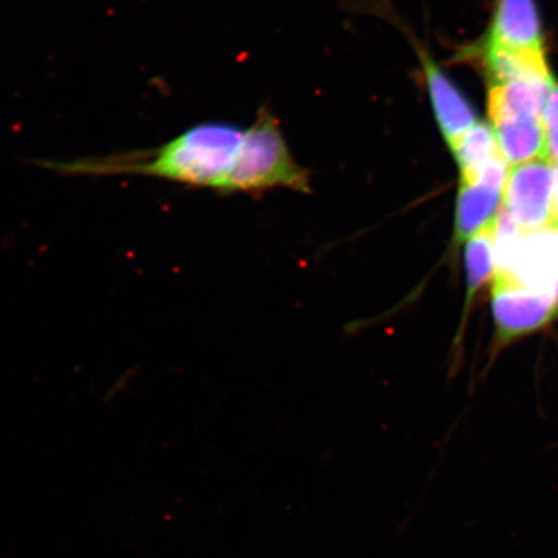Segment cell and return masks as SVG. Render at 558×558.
<instances>
[{
	"instance_id": "ba28073f",
	"label": "cell",
	"mask_w": 558,
	"mask_h": 558,
	"mask_svg": "<svg viewBox=\"0 0 558 558\" xmlns=\"http://www.w3.org/2000/svg\"><path fill=\"white\" fill-rule=\"evenodd\" d=\"M492 122L501 156L508 166L549 159L543 118L501 116L493 118Z\"/></svg>"
},
{
	"instance_id": "4fadbf2b",
	"label": "cell",
	"mask_w": 558,
	"mask_h": 558,
	"mask_svg": "<svg viewBox=\"0 0 558 558\" xmlns=\"http://www.w3.org/2000/svg\"><path fill=\"white\" fill-rule=\"evenodd\" d=\"M544 130H546L548 157L558 166V113L548 101L543 113Z\"/></svg>"
},
{
	"instance_id": "277c9868",
	"label": "cell",
	"mask_w": 558,
	"mask_h": 558,
	"mask_svg": "<svg viewBox=\"0 0 558 558\" xmlns=\"http://www.w3.org/2000/svg\"><path fill=\"white\" fill-rule=\"evenodd\" d=\"M554 185L555 163L550 159L511 167L501 209L519 232L554 229Z\"/></svg>"
},
{
	"instance_id": "52a82bcc",
	"label": "cell",
	"mask_w": 558,
	"mask_h": 558,
	"mask_svg": "<svg viewBox=\"0 0 558 558\" xmlns=\"http://www.w3.org/2000/svg\"><path fill=\"white\" fill-rule=\"evenodd\" d=\"M504 195L505 190L485 181H460L452 250H458L474 234L492 225L504 205Z\"/></svg>"
},
{
	"instance_id": "5b68a950",
	"label": "cell",
	"mask_w": 558,
	"mask_h": 558,
	"mask_svg": "<svg viewBox=\"0 0 558 558\" xmlns=\"http://www.w3.org/2000/svg\"><path fill=\"white\" fill-rule=\"evenodd\" d=\"M421 60L439 130L451 149L477 123L476 113L466 97L427 53L421 52Z\"/></svg>"
},
{
	"instance_id": "3957f363",
	"label": "cell",
	"mask_w": 558,
	"mask_h": 558,
	"mask_svg": "<svg viewBox=\"0 0 558 558\" xmlns=\"http://www.w3.org/2000/svg\"><path fill=\"white\" fill-rule=\"evenodd\" d=\"M492 308L498 343L506 344L547 326L557 316L558 295L523 283L507 271H497Z\"/></svg>"
},
{
	"instance_id": "2e32d148",
	"label": "cell",
	"mask_w": 558,
	"mask_h": 558,
	"mask_svg": "<svg viewBox=\"0 0 558 558\" xmlns=\"http://www.w3.org/2000/svg\"><path fill=\"white\" fill-rule=\"evenodd\" d=\"M556 230H557V240H558V229H556Z\"/></svg>"
},
{
	"instance_id": "9c48e42d",
	"label": "cell",
	"mask_w": 558,
	"mask_h": 558,
	"mask_svg": "<svg viewBox=\"0 0 558 558\" xmlns=\"http://www.w3.org/2000/svg\"><path fill=\"white\" fill-rule=\"evenodd\" d=\"M483 53L490 86L512 82H555L544 51L484 45Z\"/></svg>"
},
{
	"instance_id": "9a60e30c",
	"label": "cell",
	"mask_w": 558,
	"mask_h": 558,
	"mask_svg": "<svg viewBox=\"0 0 558 558\" xmlns=\"http://www.w3.org/2000/svg\"><path fill=\"white\" fill-rule=\"evenodd\" d=\"M549 102L553 104V107L557 110L558 113V85L556 83L553 93H550Z\"/></svg>"
},
{
	"instance_id": "8fae6325",
	"label": "cell",
	"mask_w": 558,
	"mask_h": 558,
	"mask_svg": "<svg viewBox=\"0 0 558 558\" xmlns=\"http://www.w3.org/2000/svg\"><path fill=\"white\" fill-rule=\"evenodd\" d=\"M497 219V218H495ZM465 276H466V296L463 310L462 326L459 333L464 330V325L473 299L478 291L494 278L497 274V255H495V220L485 229L474 234L472 239L465 242L464 251Z\"/></svg>"
},
{
	"instance_id": "5bb4252c",
	"label": "cell",
	"mask_w": 558,
	"mask_h": 558,
	"mask_svg": "<svg viewBox=\"0 0 558 558\" xmlns=\"http://www.w3.org/2000/svg\"><path fill=\"white\" fill-rule=\"evenodd\" d=\"M554 229H558V166L555 165L554 185Z\"/></svg>"
},
{
	"instance_id": "7a4b0ae2",
	"label": "cell",
	"mask_w": 558,
	"mask_h": 558,
	"mask_svg": "<svg viewBox=\"0 0 558 558\" xmlns=\"http://www.w3.org/2000/svg\"><path fill=\"white\" fill-rule=\"evenodd\" d=\"M276 186L310 192V179L292 159L275 118L260 113L253 128L244 134L226 192L260 191Z\"/></svg>"
},
{
	"instance_id": "8992f818",
	"label": "cell",
	"mask_w": 558,
	"mask_h": 558,
	"mask_svg": "<svg viewBox=\"0 0 558 558\" xmlns=\"http://www.w3.org/2000/svg\"><path fill=\"white\" fill-rule=\"evenodd\" d=\"M485 45L544 51L534 0H495V17Z\"/></svg>"
},
{
	"instance_id": "30bf717a",
	"label": "cell",
	"mask_w": 558,
	"mask_h": 558,
	"mask_svg": "<svg viewBox=\"0 0 558 558\" xmlns=\"http://www.w3.org/2000/svg\"><path fill=\"white\" fill-rule=\"evenodd\" d=\"M554 83L512 82L488 88V113L501 116H529L543 118Z\"/></svg>"
},
{
	"instance_id": "6da1fadb",
	"label": "cell",
	"mask_w": 558,
	"mask_h": 558,
	"mask_svg": "<svg viewBox=\"0 0 558 558\" xmlns=\"http://www.w3.org/2000/svg\"><path fill=\"white\" fill-rule=\"evenodd\" d=\"M243 138L235 125L204 123L156 149L40 165L69 174H140L226 192Z\"/></svg>"
},
{
	"instance_id": "7c38bea8",
	"label": "cell",
	"mask_w": 558,
	"mask_h": 558,
	"mask_svg": "<svg viewBox=\"0 0 558 558\" xmlns=\"http://www.w3.org/2000/svg\"><path fill=\"white\" fill-rule=\"evenodd\" d=\"M460 169V180H469L488 160L501 155L493 125L477 122L451 148Z\"/></svg>"
}]
</instances>
